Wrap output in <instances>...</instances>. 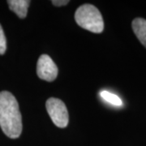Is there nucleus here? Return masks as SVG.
Listing matches in <instances>:
<instances>
[{
  "label": "nucleus",
  "instance_id": "nucleus-1",
  "mask_svg": "<svg viewBox=\"0 0 146 146\" xmlns=\"http://www.w3.org/2000/svg\"><path fill=\"white\" fill-rule=\"evenodd\" d=\"M0 127L11 139L21 136L22 116L16 98L7 91L0 92Z\"/></svg>",
  "mask_w": 146,
  "mask_h": 146
},
{
  "label": "nucleus",
  "instance_id": "nucleus-2",
  "mask_svg": "<svg viewBox=\"0 0 146 146\" xmlns=\"http://www.w3.org/2000/svg\"><path fill=\"white\" fill-rule=\"evenodd\" d=\"M75 20L79 26L88 31L100 33L104 29V21L99 10L94 5L84 4L77 8Z\"/></svg>",
  "mask_w": 146,
  "mask_h": 146
},
{
  "label": "nucleus",
  "instance_id": "nucleus-3",
  "mask_svg": "<svg viewBox=\"0 0 146 146\" xmlns=\"http://www.w3.org/2000/svg\"><path fill=\"white\" fill-rule=\"evenodd\" d=\"M46 108L52 122L58 127L64 128L68 126L69 121L68 111L63 101L50 98L46 102Z\"/></svg>",
  "mask_w": 146,
  "mask_h": 146
},
{
  "label": "nucleus",
  "instance_id": "nucleus-4",
  "mask_svg": "<svg viewBox=\"0 0 146 146\" xmlns=\"http://www.w3.org/2000/svg\"><path fill=\"white\" fill-rule=\"evenodd\" d=\"M36 74L43 80L51 82L58 76V68L52 58L47 54H42L36 63Z\"/></svg>",
  "mask_w": 146,
  "mask_h": 146
},
{
  "label": "nucleus",
  "instance_id": "nucleus-5",
  "mask_svg": "<svg viewBox=\"0 0 146 146\" xmlns=\"http://www.w3.org/2000/svg\"><path fill=\"white\" fill-rule=\"evenodd\" d=\"M11 11L15 12L19 18H25L30 1L28 0H9L7 1Z\"/></svg>",
  "mask_w": 146,
  "mask_h": 146
},
{
  "label": "nucleus",
  "instance_id": "nucleus-6",
  "mask_svg": "<svg viewBox=\"0 0 146 146\" xmlns=\"http://www.w3.org/2000/svg\"><path fill=\"white\" fill-rule=\"evenodd\" d=\"M131 26L136 37L146 48V20L143 18H136L132 21Z\"/></svg>",
  "mask_w": 146,
  "mask_h": 146
},
{
  "label": "nucleus",
  "instance_id": "nucleus-7",
  "mask_svg": "<svg viewBox=\"0 0 146 146\" xmlns=\"http://www.w3.org/2000/svg\"><path fill=\"white\" fill-rule=\"evenodd\" d=\"M100 96L106 102H109L110 104L114 105V106H122V104H123L122 100L120 99L117 95L112 94V93H110L109 91H106V90L102 91L100 93Z\"/></svg>",
  "mask_w": 146,
  "mask_h": 146
},
{
  "label": "nucleus",
  "instance_id": "nucleus-8",
  "mask_svg": "<svg viewBox=\"0 0 146 146\" xmlns=\"http://www.w3.org/2000/svg\"><path fill=\"white\" fill-rule=\"evenodd\" d=\"M7 50V39L3 29L0 25V55L4 54Z\"/></svg>",
  "mask_w": 146,
  "mask_h": 146
},
{
  "label": "nucleus",
  "instance_id": "nucleus-9",
  "mask_svg": "<svg viewBox=\"0 0 146 146\" xmlns=\"http://www.w3.org/2000/svg\"><path fill=\"white\" fill-rule=\"evenodd\" d=\"M69 3L68 0H54L52 1L53 5L57 6V7H61V6H65Z\"/></svg>",
  "mask_w": 146,
  "mask_h": 146
}]
</instances>
